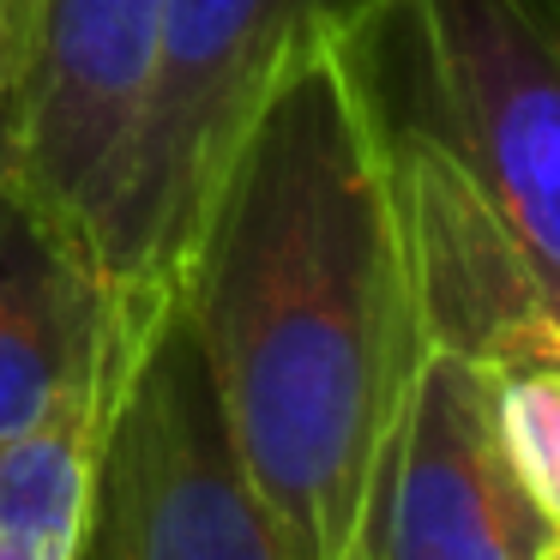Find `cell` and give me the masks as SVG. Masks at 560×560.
Instances as JSON below:
<instances>
[{
	"mask_svg": "<svg viewBox=\"0 0 560 560\" xmlns=\"http://www.w3.org/2000/svg\"><path fill=\"white\" fill-rule=\"evenodd\" d=\"M170 283L283 555L350 560L374 464L428 343L380 127L338 31L271 73Z\"/></svg>",
	"mask_w": 560,
	"mask_h": 560,
	"instance_id": "obj_1",
	"label": "cell"
},
{
	"mask_svg": "<svg viewBox=\"0 0 560 560\" xmlns=\"http://www.w3.org/2000/svg\"><path fill=\"white\" fill-rule=\"evenodd\" d=\"M380 127L476 175L536 271L560 278V73L548 0H374L338 31Z\"/></svg>",
	"mask_w": 560,
	"mask_h": 560,
	"instance_id": "obj_2",
	"label": "cell"
},
{
	"mask_svg": "<svg viewBox=\"0 0 560 560\" xmlns=\"http://www.w3.org/2000/svg\"><path fill=\"white\" fill-rule=\"evenodd\" d=\"M73 560H290L230 446L175 283L151 302L127 355Z\"/></svg>",
	"mask_w": 560,
	"mask_h": 560,
	"instance_id": "obj_3",
	"label": "cell"
},
{
	"mask_svg": "<svg viewBox=\"0 0 560 560\" xmlns=\"http://www.w3.org/2000/svg\"><path fill=\"white\" fill-rule=\"evenodd\" d=\"M374 0H163L151 109L115 242V290L158 295L271 73Z\"/></svg>",
	"mask_w": 560,
	"mask_h": 560,
	"instance_id": "obj_4",
	"label": "cell"
},
{
	"mask_svg": "<svg viewBox=\"0 0 560 560\" xmlns=\"http://www.w3.org/2000/svg\"><path fill=\"white\" fill-rule=\"evenodd\" d=\"M158 43L163 0H37L13 175L97 254L109 283Z\"/></svg>",
	"mask_w": 560,
	"mask_h": 560,
	"instance_id": "obj_5",
	"label": "cell"
},
{
	"mask_svg": "<svg viewBox=\"0 0 560 560\" xmlns=\"http://www.w3.org/2000/svg\"><path fill=\"white\" fill-rule=\"evenodd\" d=\"M350 560H560V512L512 470L482 368L422 355L374 464Z\"/></svg>",
	"mask_w": 560,
	"mask_h": 560,
	"instance_id": "obj_6",
	"label": "cell"
},
{
	"mask_svg": "<svg viewBox=\"0 0 560 560\" xmlns=\"http://www.w3.org/2000/svg\"><path fill=\"white\" fill-rule=\"evenodd\" d=\"M380 151L422 343L482 374L560 368V278L536 271L476 175L416 127H380Z\"/></svg>",
	"mask_w": 560,
	"mask_h": 560,
	"instance_id": "obj_7",
	"label": "cell"
},
{
	"mask_svg": "<svg viewBox=\"0 0 560 560\" xmlns=\"http://www.w3.org/2000/svg\"><path fill=\"white\" fill-rule=\"evenodd\" d=\"M158 295H121L97 254L0 170V440L91 386L139 338Z\"/></svg>",
	"mask_w": 560,
	"mask_h": 560,
	"instance_id": "obj_8",
	"label": "cell"
},
{
	"mask_svg": "<svg viewBox=\"0 0 560 560\" xmlns=\"http://www.w3.org/2000/svg\"><path fill=\"white\" fill-rule=\"evenodd\" d=\"M133 343L91 386L67 392L43 422L0 440V560H73L91 506L103 422L121 392Z\"/></svg>",
	"mask_w": 560,
	"mask_h": 560,
	"instance_id": "obj_9",
	"label": "cell"
},
{
	"mask_svg": "<svg viewBox=\"0 0 560 560\" xmlns=\"http://www.w3.org/2000/svg\"><path fill=\"white\" fill-rule=\"evenodd\" d=\"M488 416H494V434L512 470L524 476V488L548 512H560V368L488 374Z\"/></svg>",
	"mask_w": 560,
	"mask_h": 560,
	"instance_id": "obj_10",
	"label": "cell"
},
{
	"mask_svg": "<svg viewBox=\"0 0 560 560\" xmlns=\"http://www.w3.org/2000/svg\"><path fill=\"white\" fill-rule=\"evenodd\" d=\"M31 43H37V0H0V170H13Z\"/></svg>",
	"mask_w": 560,
	"mask_h": 560,
	"instance_id": "obj_11",
	"label": "cell"
}]
</instances>
